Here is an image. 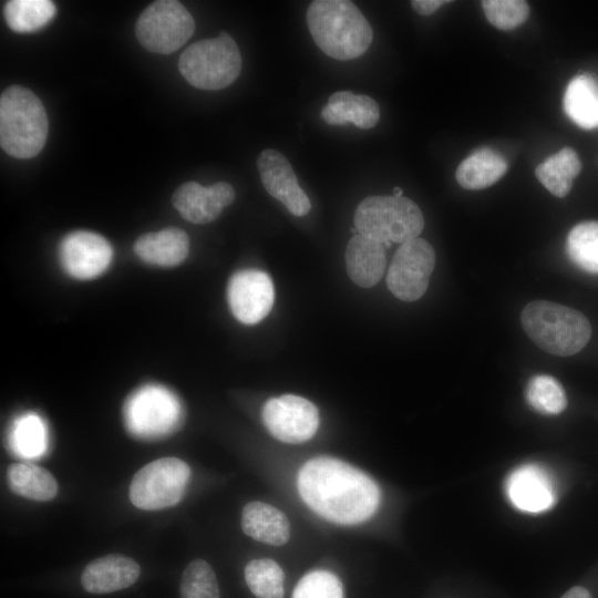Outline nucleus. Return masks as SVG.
Instances as JSON below:
<instances>
[{
    "mask_svg": "<svg viewBox=\"0 0 598 598\" xmlns=\"http://www.w3.org/2000/svg\"><path fill=\"white\" fill-rule=\"evenodd\" d=\"M297 485L310 509L341 525L369 519L380 502L379 487L370 476L334 457L319 456L306 462L298 473Z\"/></svg>",
    "mask_w": 598,
    "mask_h": 598,
    "instance_id": "obj_1",
    "label": "nucleus"
},
{
    "mask_svg": "<svg viewBox=\"0 0 598 598\" xmlns=\"http://www.w3.org/2000/svg\"><path fill=\"white\" fill-rule=\"evenodd\" d=\"M306 18L315 43L332 59H357L372 42V28L352 1H312Z\"/></svg>",
    "mask_w": 598,
    "mask_h": 598,
    "instance_id": "obj_2",
    "label": "nucleus"
},
{
    "mask_svg": "<svg viewBox=\"0 0 598 598\" xmlns=\"http://www.w3.org/2000/svg\"><path fill=\"white\" fill-rule=\"evenodd\" d=\"M49 122L41 100L30 90L11 85L0 96V145L9 155H38L48 137Z\"/></svg>",
    "mask_w": 598,
    "mask_h": 598,
    "instance_id": "obj_3",
    "label": "nucleus"
},
{
    "mask_svg": "<svg viewBox=\"0 0 598 598\" xmlns=\"http://www.w3.org/2000/svg\"><path fill=\"white\" fill-rule=\"evenodd\" d=\"M520 321L535 344L554 355L568 357L579 352L591 336V326L581 312L551 301L527 303Z\"/></svg>",
    "mask_w": 598,
    "mask_h": 598,
    "instance_id": "obj_4",
    "label": "nucleus"
},
{
    "mask_svg": "<svg viewBox=\"0 0 598 598\" xmlns=\"http://www.w3.org/2000/svg\"><path fill=\"white\" fill-rule=\"evenodd\" d=\"M358 234L381 243L385 248L417 238L424 228L419 206L408 197L370 196L353 216Z\"/></svg>",
    "mask_w": 598,
    "mask_h": 598,
    "instance_id": "obj_5",
    "label": "nucleus"
},
{
    "mask_svg": "<svg viewBox=\"0 0 598 598\" xmlns=\"http://www.w3.org/2000/svg\"><path fill=\"white\" fill-rule=\"evenodd\" d=\"M182 76L194 87L220 90L229 86L241 71V54L225 31L213 39L190 44L178 60Z\"/></svg>",
    "mask_w": 598,
    "mask_h": 598,
    "instance_id": "obj_6",
    "label": "nucleus"
},
{
    "mask_svg": "<svg viewBox=\"0 0 598 598\" xmlns=\"http://www.w3.org/2000/svg\"><path fill=\"white\" fill-rule=\"evenodd\" d=\"M127 430L141 439H159L172 434L182 423L178 398L159 384H145L125 401L123 409Z\"/></svg>",
    "mask_w": 598,
    "mask_h": 598,
    "instance_id": "obj_7",
    "label": "nucleus"
},
{
    "mask_svg": "<svg viewBox=\"0 0 598 598\" xmlns=\"http://www.w3.org/2000/svg\"><path fill=\"white\" fill-rule=\"evenodd\" d=\"M190 481V467L177 457H162L146 464L133 476L128 496L144 511H158L177 505Z\"/></svg>",
    "mask_w": 598,
    "mask_h": 598,
    "instance_id": "obj_8",
    "label": "nucleus"
},
{
    "mask_svg": "<svg viewBox=\"0 0 598 598\" xmlns=\"http://www.w3.org/2000/svg\"><path fill=\"white\" fill-rule=\"evenodd\" d=\"M194 29L192 14L179 1L158 0L140 14L136 38L147 51L168 54L185 44Z\"/></svg>",
    "mask_w": 598,
    "mask_h": 598,
    "instance_id": "obj_9",
    "label": "nucleus"
},
{
    "mask_svg": "<svg viewBox=\"0 0 598 598\" xmlns=\"http://www.w3.org/2000/svg\"><path fill=\"white\" fill-rule=\"evenodd\" d=\"M435 266L432 245L423 238L405 241L396 249L386 275V285L394 297L415 301L426 291Z\"/></svg>",
    "mask_w": 598,
    "mask_h": 598,
    "instance_id": "obj_10",
    "label": "nucleus"
},
{
    "mask_svg": "<svg viewBox=\"0 0 598 598\" xmlns=\"http://www.w3.org/2000/svg\"><path fill=\"white\" fill-rule=\"evenodd\" d=\"M269 433L285 443H302L310 440L319 426V413L309 400L293 394L269 399L261 412Z\"/></svg>",
    "mask_w": 598,
    "mask_h": 598,
    "instance_id": "obj_11",
    "label": "nucleus"
},
{
    "mask_svg": "<svg viewBox=\"0 0 598 598\" xmlns=\"http://www.w3.org/2000/svg\"><path fill=\"white\" fill-rule=\"evenodd\" d=\"M275 298L270 276L259 269L235 272L227 285V301L234 317L245 324H255L270 312Z\"/></svg>",
    "mask_w": 598,
    "mask_h": 598,
    "instance_id": "obj_12",
    "label": "nucleus"
},
{
    "mask_svg": "<svg viewBox=\"0 0 598 598\" xmlns=\"http://www.w3.org/2000/svg\"><path fill=\"white\" fill-rule=\"evenodd\" d=\"M113 249L101 235L87 230L68 234L59 246V260L71 277L87 280L102 275L110 266Z\"/></svg>",
    "mask_w": 598,
    "mask_h": 598,
    "instance_id": "obj_13",
    "label": "nucleus"
},
{
    "mask_svg": "<svg viewBox=\"0 0 598 598\" xmlns=\"http://www.w3.org/2000/svg\"><path fill=\"white\" fill-rule=\"evenodd\" d=\"M261 183L268 194L279 200L289 213L305 216L311 209L307 194L298 184L291 164L276 150H264L257 158Z\"/></svg>",
    "mask_w": 598,
    "mask_h": 598,
    "instance_id": "obj_14",
    "label": "nucleus"
},
{
    "mask_svg": "<svg viewBox=\"0 0 598 598\" xmlns=\"http://www.w3.org/2000/svg\"><path fill=\"white\" fill-rule=\"evenodd\" d=\"M235 197L234 187L226 182H217L208 187L187 182L176 188L172 203L185 220L207 224L217 219Z\"/></svg>",
    "mask_w": 598,
    "mask_h": 598,
    "instance_id": "obj_15",
    "label": "nucleus"
},
{
    "mask_svg": "<svg viewBox=\"0 0 598 598\" xmlns=\"http://www.w3.org/2000/svg\"><path fill=\"white\" fill-rule=\"evenodd\" d=\"M140 574V565L133 558L121 554H110L85 566L81 584L87 592L109 594L132 586Z\"/></svg>",
    "mask_w": 598,
    "mask_h": 598,
    "instance_id": "obj_16",
    "label": "nucleus"
},
{
    "mask_svg": "<svg viewBox=\"0 0 598 598\" xmlns=\"http://www.w3.org/2000/svg\"><path fill=\"white\" fill-rule=\"evenodd\" d=\"M344 257L349 278L362 288L373 287L384 274L385 247L372 238L360 234L351 237Z\"/></svg>",
    "mask_w": 598,
    "mask_h": 598,
    "instance_id": "obj_17",
    "label": "nucleus"
},
{
    "mask_svg": "<svg viewBox=\"0 0 598 598\" xmlns=\"http://www.w3.org/2000/svg\"><path fill=\"white\" fill-rule=\"evenodd\" d=\"M134 252L146 264L158 267H175L189 252L187 234L176 227L142 235L134 244Z\"/></svg>",
    "mask_w": 598,
    "mask_h": 598,
    "instance_id": "obj_18",
    "label": "nucleus"
},
{
    "mask_svg": "<svg viewBox=\"0 0 598 598\" xmlns=\"http://www.w3.org/2000/svg\"><path fill=\"white\" fill-rule=\"evenodd\" d=\"M507 493L512 503L526 512H542L554 503L549 478L537 466L519 467L507 481Z\"/></svg>",
    "mask_w": 598,
    "mask_h": 598,
    "instance_id": "obj_19",
    "label": "nucleus"
},
{
    "mask_svg": "<svg viewBox=\"0 0 598 598\" xmlns=\"http://www.w3.org/2000/svg\"><path fill=\"white\" fill-rule=\"evenodd\" d=\"M321 118L330 125L351 122L357 127L368 130L379 122L380 109L375 100L369 95L339 91L329 96L327 105L321 111Z\"/></svg>",
    "mask_w": 598,
    "mask_h": 598,
    "instance_id": "obj_20",
    "label": "nucleus"
},
{
    "mask_svg": "<svg viewBox=\"0 0 598 598\" xmlns=\"http://www.w3.org/2000/svg\"><path fill=\"white\" fill-rule=\"evenodd\" d=\"M244 533L265 544L281 546L290 537V524L286 515L264 502L247 503L241 513Z\"/></svg>",
    "mask_w": 598,
    "mask_h": 598,
    "instance_id": "obj_21",
    "label": "nucleus"
},
{
    "mask_svg": "<svg viewBox=\"0 0 598 598\" xmlns=\"http://www.w3.org/2000/svg\"><path fill=\"white\" fill-rule=\"evenodd\" d=\"M506 171L507 162L501 153L489 147H482L458 164L455 177L463 188L477 190L495 184Z\"/></svg>",
    "mask_w": 598,
    "mask_h": 598,
    "instance_id": "obj_22",
    "label": "nucleus"
},
{
    "mask_svg": "<svg viewBox=\"0 0 598 598\" xmlns=\"http://www.w3.org/2000/svg\"><path fill=\"white\" fill-rule=\"evenodd\" d=\"M566 115L579 127H598V80L588 73L574 76L564 94Z\"/></svg>",
    "mask_w": 598,
    "mask_h": 598,
    "instance_id": "obj_23",
    "label": "nucleus"
},
{
    "mask_svg": "<svg viewBox=\"0 0 598 598\" xmlns=\"http://www.w3.org/2000/svg\"><path fill=\"white\" fill-rule=\"evenodd\" d=\"M7 482L13 493L37 502L51 501L59 491L56 480L48 470L28 462L9 465Z\"/></svg>",
    "mask_w": 598,
    "mask_h": 598,
    "instance_id": "obj_24",
    "label": "nucleus"
},
{
    "mask_svg": "<svg viewBox=\"0 0 598 598\" xmlns=\"http://www.w3.org/2000/svg\"><path fill=\"white\" fill-rule=\"evenodd\" d=\"M580 169L578 154L571 147H564L540 163L535 175L551 195L563 198L570 192Z\"/></svg>",
    "mask_w": 598,
    "mask_h": 598,
    "instance_id": "obj_25",
    "label": "nucleus"
},
{
    "mask_svg": "<svg viewBox=\"0 0 598 598\" xmlns=\"http://www.w3.org/2000/svg\"><path fill=\"white\" fill-rule=\"evenodd\" d=\"M55 12V4L50 0H11L4 6L7 24L19 33L42 29L52 20Z\"/></svg>",
    "mask_w": 598,
    "mask_h": 598,
    "instance_id": "obj_26",
    "label": "nucleus"
},
{
    "mask_svg": "<svg viewBox=\"0 0 598 598\" xmlns=\"http://www.w3.org/2000/svg\"><path fill=\"white\" fill-rule=\"evenodd\" d=\"M569 259L589 274H598V221L587 220L574 226L566 241Z\"/></svg>",
    "mask_w": 598,
    "mask_h": 598,
    "instance_id": "obj_27",
    "label": "nucleus"
},
{
    "mask_svg": "<svg viewBox=\"0 0 598 598\" xmlns=\"http://www.w3.org/2000/svg\"><path fill=\"white\" fill-rule=\"evenodd\" d=\"M245 580L257 598H283L285 574L272 559L250 560L245 567Z\"/></svg>",
    "mask_w": 598,
    "mask_h": 598,
    "instance_id": "obj_28",
    "label": "nucleus"
},
{
    "mask_svg": "<svg viewBox=\"0 0 598 598\" xmlns=\"http://www.w3.org/2000/svg\"><path fill=\"white\" fill-rule=\"evenodd\" d=\"M526 398L529 405L543 414H559L567 406L564 388L547 374L535 375L529 380Z\"/></svg>",
    "mask_w": 598,
    "mask_h": 598,
    "instance_id": "obj_29",
    "label": "nucleus"
},
{
    "mask_svg": "<svg viewBox=\"0 0 598 598\" xmlns=\"http://www.w3.org/2000/svg\"><path fill=\"white\" fill-rule=\"evenodd\" d=\"M10 439L13 448L21 455H40L47 445L45 425L39 415L23 414L14 421Z\"/></svg>",
    "mask_w": 598,
    "mask_h": 598,
    "instance_id": "obj_30",
    "label": "nucleus"
},
{
    "mask_svg": "<svg viewBox=\"0 0 598 598\" xmlns=\"http://www.w3.org/2000/svg\"><path fill=\"white\" fill-rule=\"evenodd\" d=\"M181 598H219V588L212 566L204 559H194L183 571Z\"/></svg>",
    "mask_w": 598,
    "mask_h": 598,
    "instance_id": "obj_31",
    "label": "nucleus"
},
{
    "mask_svg": "<svg viewBox=\"0 0 598 598\" xmlns=\"http://www.w3.org/2000/svg\"><path fill=\"white\" fill-rule=\"evenodd\" d=\"M482 8L488 22L499 30L515 29L529 16V6L524 0H484Z\"/></svg>",
    "mask_w": 598,
    "mask_h": 598,
    "instance_id": "obj_32",
    "label": "nucleus"
},
{
    "mask_svg": "<svg viewBox=\"0 0 598 598\" xmlns=\"http://www.w3.org/2000/svg\"><path fill=\"white\" fill-rule=\"evenodd\" d=\"M292 598H343V588L334 574L318 569L301 577Z\"/></svg>",
    "mask_w": 598,
    "mask_h": 598,
    "instance_id": "obj_33",
    "label": "nucleus"
},
{
    "mask_svg": "<svg viewBox=\"0 0 598 598\" xmlns=\"http://www.w3.org/2000/svg\"><path fill=\"white\" fill-rule=\"evenodd\" d=\"M450 3L447 0H413L411 6L421 16H431L442 6Z\"/></svg>",
    "mask_w": 598,
    "mask_h": 598,
    "instance_id": "obj_34",
    "label": "nucleus"
},
{
    "mask_svg": "<svg viewBox=\"0 0 598 598\" xmlns=\"http://www.w3.org/2000/svg\"><path fill=\"white\" fill-rule=\"evenodd\" d=\"M560 598H591V595L585 587L575 586L566 591Z\"/></svg>",
    "mask_w": 598,
    "mask_h": 598,
    "instance_id": "obj_35",
    "label": "nucleus"
},
{
    "mask_svg": "<svg viewBox=\"0 0 598 598\" xmlns=\"http://www.w3.org/2000/svg\"><path fill=\"white\" fill-rule=\"evenodd\" d=\"M393 196H396V197L403 196V190H402V188H400V187H394V188H393Z\"/></svg>",
    "mask_w": 598,
    "mask_h": 598,
    "instance_id": "obj_36",
    "label": "nucleus"
}]
</instances>
